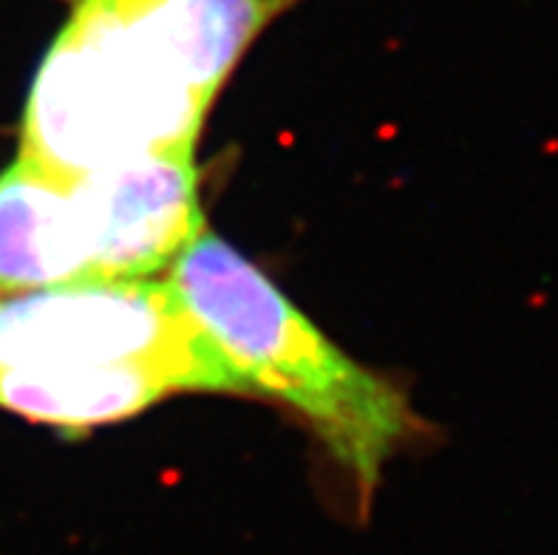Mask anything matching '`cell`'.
<instances>
[{
  "mask_svg": "<svg viewBox=\"0 0 558 555\" xmlns=\"http://www.w3.org/2000/svg\"><path fill=\"white\" fill-rule=\"evenodd\" d=\"M23 111L20 153L54 179L193 156L244 51L295 0H65Z\"/></svg>",
  "mask_w": 558,
  "mask_h": 555,
  "instance_id": "1",
  "label": "cell"
},
{
  "mask_svg": "<svg viewBox=\"0 0 558 555\" xmlns=\"http://www.w3.org/2000/svg\"><path fill=\"white\" fill-rule=\"evenodd\" d=\"M182 391L253 394L170 280L0 292V408L62 431Z\"/></svg>",
  "mask_w": 558,
  "mask_h": 555,
  "instance_id": "2",
  "label": "cell"
},
{
  "mask_svg": "<svg viewBox=\"0 0 558 555\" xmlns=\"http://www.w3.org/2000/svg\"><path fill=\"white\" fill-rule=\"evenodd\" d=\"M168 280L250 391L309 422L366 510L385 462L420 431L405 394L354 363L258 267L207 230L170 264Z\"/></svg>",
  "mask_w": 558,
  "mask_h": 555,
  "instance_id": "3",
  "label": "cell"
},
{
  "mask_svg": "<svg viewBox=\"0 0 558 555\" xmlns=\"http://www.w3.org/2000/svg\"><path fill=\"white\" fill-rule=\"evenodd\" d=\"M204 233L193 156H145L74 179L0 170V292L136 280Z\"/></svg>",
  "mask_w": 558,
  "mask_h": 555,
  "instance_id": "4",
  "label": "cell"
}]
</instances>
